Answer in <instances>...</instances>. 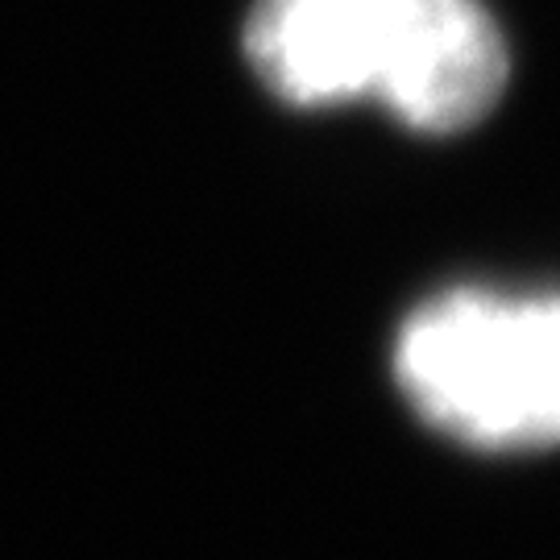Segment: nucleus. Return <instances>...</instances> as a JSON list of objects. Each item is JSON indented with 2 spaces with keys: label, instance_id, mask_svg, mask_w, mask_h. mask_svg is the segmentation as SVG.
Segmentation results:
<instances>
[{
  "label": "nucleus",
  "instance_id": "obj_1",
  "mask_svg": "<svg viewBox=\"0 0 560 560\" xmlns=\"http://www.w3.org/2000/svg\"><path fill=\"white\" fill-rule=\"evenodd\" d=\"M245 55L295 108L382 104L420 133L478 125L511 75L481 0H258Z\"/></svg>",
  "mask_w": 560,
  "mask_h": 560
},
{
  "label": "nucleus",
  "instance_id": "obj_2",
  "mask_svg": "<svg viewBox=\"0 0 560 560\" xmlns=\"http://www.w3.org/2000/svg\"><path fill=\"white\" fill-rule=\"evenodd\" d=\"M395 382L469 448H557L560 291L460 287L420 303L395 337Z\"/></svg>",
  "mask_w": 560,
  "mask_h": 560
}]
</instances>
